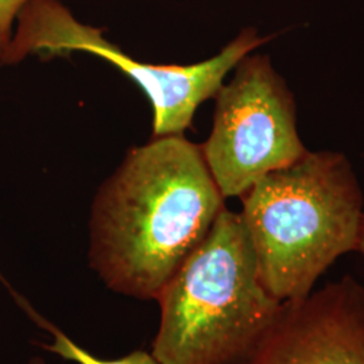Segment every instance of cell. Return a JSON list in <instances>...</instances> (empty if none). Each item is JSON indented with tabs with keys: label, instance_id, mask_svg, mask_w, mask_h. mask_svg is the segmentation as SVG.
<instances>
[{
	"label": "cell",
	"instance_id": "8992f818",
	"mask_svg": "<svg viewBox=\"0 0 364 364\" xmlns=\"http://www.w3.org/2000/svg\"><path fill=\"white\" fill-rule=\"evenodd\" d=\"M239 364H364V287L351 275L282 302Z\"/></svg>",
	"mask_w": 364,
	"mask_h": 364
},
{
	"label": "cell",
	"instance_id": "ba28073f",
	"mask_svg": "<svg viewBox=\"0 0 364 364\" xmlns=\"http://www.w3.org/2000/svg\"><path fill=\"white\" fill-rule=\"evenodd\" d=\"M28 1L30 0H0V60L13 39L18 15Z\"/></svg>",
	"mask_w": 364,
	"mask_h": 364
},
{
	"label": "cell",
	"instance_id": "30bf717a",
	"mask_svg": "<svg viewBox=\"0 0 364 364\" xmlns=\"http://www.w3.org/2000/svg\"><path fill=\"white\" fill-rule=\"evenodd\" d=\"M26 364H48V362H46V360L42 358V356L36 355V356L30 358V359L27 360Z\"/></svg>",
	"mask_w": 364,
	"mask_h": 364
},
{
	"label": "cell",
	"instance_id": "3957f363",
	"mask_svg": "<svg viewBox=\"0 0 364 364\" xmlns=\"http://www.w3.org/2000/svg\"><path fill=\"white\" fill-rule=\"evenodd\" d=\"M161 364H239L282 302L260 282L239 212L225 208L156 299Z\"/></svg>",
	"mask_w": 364,
	"mask_h": 364
},
{
	"label": "cell",
	"instance_id": "7a4b0ae2",
	"mask_svg": "<svg viewBox=\"0 0 364 364\" xmlns=\"http://www.w3.org/2000/svg\"><path fill=\"white\" fill-rule=\"evenodd\" d=\"M240 198L260 282L279 302L308 296L340 257L358 251L363 192L343 153L308 151Z\"/></svg>",
	"mask_w": 364,
	"mask_h": 364
},
{
	"label": "cell",
	"instance_id": "6da1fadb",
	"mask_svg": "<svg viewBox=\"0 0 364 364\" xmlns=\"http://www.w3.org/2000/svg\"><path fill=\"white\" fill-rule=\"evenodd\" d=\"M224 201L200 146L183 135L132 147L92 201V272L119 296L156 301Z\"/></svg>",
	"mask_w": 364,
	"mask_h": 364
},
{
	"label": "cell",
	"instance_id": "9c48e42d",
	"mask_svg": "<svg viewBox=\"0 0 364 364\" xmlns=\"http://www.w3.org/2000/svg\"><path fill=\"white\" fill-rule=\"evenodd\" d=\"M358 252H360L364 258V216L363 223H362V231H360V239H359V246H358Z\"/></svg>",
	"mask_w": 364,
	"mask_h": 364
},
{
	"label": "cell",
	"instance_id": "52a82bcc",
	"mask_svg": "<svg viewBox=\"0 0 364 364\" xmlns=\"http://www.w3.org/2000/svg\"><path fill=\"white\" fill-rule=\"evenodd\" d=\"M14 297L22 306V309L30 316V318L52 336L50 343H41L39 346L43 350L52 352L68 362H73L76 364H161L151 352L141 351V350L130 352L117 359L99 358L91 352L87 351L85 348H82L81 346H78L77 343H75L58 326H54L43 316H41L23 297L18 294H14Z\"/></svg>",
	"mask_w": 364,
	"mask_h": 364
},
{
	"label": "cell",
	"instance_id": "5b68a950",
	"mask_svg": "<svg viewBox=\"0 0 364 364\" xmlns=\"http://www.w3.org/2000/svg\"><path fill=\"white\" fill-rule=\"evenodd\" d=\"M234 70L213 97L212 130L200 146L224 198L242 197L309 151L297 129L294 95L270 57L250 53Z\"/></svg>",
	"mask_w": 364,
	"mask_h": 364
},
{
	"label": "cell",
	"instance_id": "277c9868",
	"mask_svg": "<svg viewBox=\"0 0 364 364\" xmlns=\"http://www.w3.org/2000/svg\"><path fill=\"white\" fill-rule=\"evenodd\" d=\"M105 31L78 22L58 0H30L18 15L0 64L15 65L28 55L50 60L73 52L95 54L117 66L147 95L153 107V136L183 135L197 108L216 96L239 61L274 37L245 27L208 60L191 65H156L132 58L105 38Z\"/></svg>",
	"mask_w": 364,
	"mask_h": 364
}]
</instances>
